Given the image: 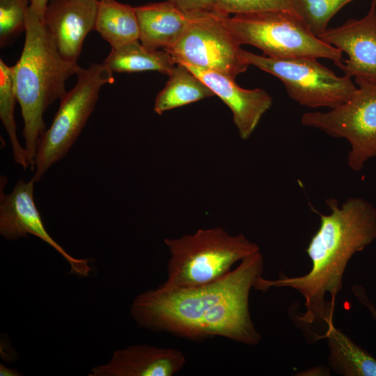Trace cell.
I'll return each instance as SVG.
<instances>
[{"instance_id":"6da1fadb","label":"cell","mask_w":376,"mask_h":376,"mask_svg":"<svg viewBox=\"0 0 376 376\" xmlns=\"http://www.w3.org/2000/svg\"><path fill=\"white\" fill-rule=\"evenodd\" d=\"M263 267L259 251L215 281L179 289L160 285L134 298L132 317L141 327L191 340L220 336L256 345L261 334L251 320L249 295Z\"/></svg>"},{"instance_id":"7a4b0ae2","label":"cell","mask_w":376,"mask_h":376,"mask_svg":"<svg viewBox=\"0 0 376 376\" xmlns=\"http://www.w3.org/2000/svg\"><path fill=\"white\" fill-rule=\"evenodd\" d=\"M326 203L330 213L318 212L320 225L306 249L311 270L300 276L282 275L276 280L262 276L254 288L263 292L272 287L295 289L304 297L306 307L299 321L321 324L327 329L334 324L336 299L347 263L376 240V207L360 197L349 198L340 205L334 198Z\"/></svg>"},{"instance_id":"3957f363","label":"cell","mask_w":376,"mask_h":376,"mask_svg":"<svg viewBox=\"0 0 376 376\" xmlns=\"http://www.w3.org/2000/svg\"><path fill=\"white\" fill-rule=\"evenodd\" d=\"M25 34L21 56L13 65V78L24 120L25 149L34 171L38 143L46 130L44 113L66 93L67 80L77 75L81 67L60 54L42 20L30 6L26 14Z\"/></svg>"},{"instance_id":"277c9868","label":"cell","mask_w":376,"mask_h":376,"mask_svg":"<svg viewBox=\"0 0 376 376\" xmlns=\"http://www.w3.org/2000/svg\"><path fill=\"white\" fill-rule=\"evenodd\" d=\"M170 252L167 279L162 285L188 288L215 281L237 261L260 251L243 234L231 235L221 227L199 229L179 238H165Z\"/></svg>"},{"instance_id":"5b68a950","label":"cell","mask_w":376,"mask_h":376,"mask_svg":"<svg viewBox=\"0 0 376 376\" xmlns=\"http://www.w3.org/2000/svg\"><path fill=\"white\" fill-rule=\"evenodd\" d=\"M222 22L239 45L260 49L274 58H323L343 64L342 52L311 33L296 13L287 10H269L235 14Z\"/></svg>"},{"instance_id":"8992f818","label":"cell","mask_w":376,"mask_h":376,"mask_svg":"<svg viewBox=\"0 0 376 376\" xmlns=\"http://www.w3.org/2000/svg\"><path fill=\"white\" fill-rule=\"evenodd\" d=\"M113 74L103 63H92L78 71L77 83L59 100L52 124L40 137L32 178L35 182L67 155L93 112L101 87L114 82Z\"/></svg>"},{"instance_id":"52a82bcc","label":"cell","mask_w":376,"mask_h":376,"mask_svg":"<svg viewBox=\"0 0 376 376\" xmlns=\"http://www.w3.org/2000/svg\"><path fill=\"white\" fill-rule=\"evenodd\" d=\"M240 54L249 65L279 79L288 96L302 106L331 109L347 102L357 88L351 77L338 76L315 58H274L242 49Z\"/></svg>"},{"instance_id":"ba28073f","label":"cell","mask_w":376,"mask_h":376,"mask_svg":"<svg viewBox=\"0 0 376 376\" xmlns=\"http://www.w3.org/2000/svg\"><path fill=\"white\" fill-rule=\"evenodd\" d=\"M354 80L357 91L347 102L326 112L304 113L301 123L331 137L346 139L350 146L348 166L358 172L376 157V84Z\"/></svg>"},{"instance_id":"9c48e42d","label":"cell","mask_w":376,"mask_h":376,"mask_svg":"<svg viewBox=\"0 0 376 376\" xmlns=\"http://www.w3.org/2000/svg\"><path fill=\"white\" fill-rule=\"evenodd\" d=\"M219 14L195 20L172 46L164 49L175 64L216 72L230 78L245 72L249 65L241 56L240 45L224 26Z\"/></svg>"},{"instance_id":"30bf717a","label":"cell","mask_w":376,"mask_h":376,"mask_svg":"<svg viewBox=\"0 0 376 376\" xmlns=\"http://www.w3.org/2000/svg\"><path fill=\"white\" fill-rule=\"evenodd\" d=\"M2 177V176H1ZM1 178L0 233L6 240H16L29 234L38 237L54 248L70 265V274L88 276L91 270L90 258H77L70 255L46 230L35 204V181L19 180L8 194L3 192L4 177Z\"/></svg>"},{"instance_id":"8fae6325","label":"cell","mask_w":376,"mask_h":376,"mask_svg":"<svg viewBox=\"0 0 376 376\" xmlns=\"http://www.w3.org/2000/svg\"><path fill=\"white\" fill-rule=\"evenodd\" d=\"M318 38L347 55L338 67L344 75L376 84V0L362 18L327 28Z\"/></svg>"},{"instance_id":"7c38bea8","label":"cell","mask_w":376,"mask_h":376,"mask_svg":"<svg viewBox=\"0 0 376 376\" xmlns=\"http://www.w3.org/2000/svg\"><path fill=\"white\" fill-rule=\"evenodd\" d=\"M99 0H49L44 25L60 54L77 62L88 33L95 30Z\"/></svg>"},{"instance_id":"4fadbf2b","label":"cell","mask_w":376,"mask_h":376,"mask_svg":"<svg viewBox=\"0 0 376 376\" xmlns=\"http://www.w3.org/2000/svg\"><path fill=\"white\" fill-rule=\"evenodd\" d=\"M199 77L230 109L240 137L250 138L264 113L272 105V97L262 88L244 89L224 75L184 65Z\"/></svg>"},{"instance_id":"5bb4252c","label":"cell","mask_w":376,"mask_h":376,"mask_svg":"<svg viewBox=\"0 0 376 376\" xmlns=\"http://www.w3.org/2000/svg\"><path fill=\"white\" fill-rule=\"evenodd\" d=\"M186 363L182 352L146 344L116 350L110 360L91 369L88 376H172Z\"/></svg>"},{"instance_id":"9a60e30c","label":"cell","mask_w":376,"mask_h":376,"mask_svg":"<svg viewBox=\"0 0 376 376\" xmlns=\"http://www.w3.org/2000/svg\"><path fill=\"white\" fill-rule=\"evenodd\" d=\"M139 27V40L152 50L172 46L195 20L205 13H185L169 0L134 7ZM220 15V14H219Z\"/></svg>"},{"instance_id":"2e32d148","label":"cell","mask_w":376,"mask_h":376,"mask_svg":"<svg viewBox=\"0 0 376 376\" xmlns=\"http://www.w3.org/2000/svg\"><path fill=\"white\" fill-rule=\"evenodd\" d=\"M326 338L330 369L343 376H376V359L354 343L334 324L329 325L317 340Z\"/></svg>"},{"instance_id":"e0dca14e","label":"cell","mask_w":376,"mask_h":376,"mask_svg":"<svg viewBox=\"0 0 376 376\" xmlns=\"http://www.w3.org/2000/svg\"><path fill=\"white\" fill-rule=\"evenodd\" d=\"M102 63L113 73L157 71L167 75L175 64L166 51L150 49L139 40L111 48Z\"/></svg>"},{"instance_id":"ac0fdd59","label":"cell","mask_w":376,"mask_h":376,"mask_svg":"<svg viewBox=\"0 0 376 376\" xmlns=\"http://www.w3.org/2000/svg\"><path fill=\"white\" fill-rule=\"evenodd\" d=\"M95 30L111 48L139 40L134 7L116 0H99Z\"/></svg>"},{"instance_id":"d6986e66","label":"cell","mask_w":376,"mask_h":376,"mask_svg":"<svg viewBox=\"0 0 376 376\" xmlns=\"http://www.w3.org/2000/svg\"><path fill=\"white\" fill-rule=\"evenodd\" d=\"M164 88L157 95L153 110L164 112L215 95L213 91L194 72L176 64Z\"/></svg>"},{"instance_id":"ffe728a7","label":"cell","mask_w":376,"mask_h":376,"mask_svg":"<svg viewBox=\"0 0 376 376\" xmlns=\"http://www.w3.org/2000/svg\"><path fill=\"white\" fill-rule=\"evenodd\" d=\"M17 101L13 66L7 65L0 59V118L9 136L14 160L26 169L30 162L25 148L17 139V125L15 120V105Z\"/></svg>"},{"instance_id":"44dd1931","label":"cell","mask_w":376,"mask_h":376,"mask_svg":"<svg viewBox=\"0 0 376 376\" xmlns=\"http://www.w3.org/2000/svg\"><path fill=\"white\" fill-rule=\"evenodd\" d=\"M353 0H290L292 11L319 37L327 29L331 17Z\"/></svg>"},{"instance_id":"7402d4cb","label":"cell","mask_w":376,"mask_h":376,"mask_svg":"<svg viewBox=\"0 0 376 376\" xmlns=\"http://www.w3.org/2000/svg\"><path fill=\"white\" fill-rule=\"evenodd\" d=\"M30 0H0V45H8L25 31L26 14Z\"/></svg>"},{"instance_id":"603a6c76","label":"cell","mask_w":376,"mask_h":376,"mask_svg":"<svg viewBox=\"0 0 376 376\" xmlns=\"http://www.w3.org/2000/svg\"><path fill=\"white\" fill-rule=\"evenodd\" d=\"M217 2L220 11L228 15L269 10H292L290 0H217Z\"/></svg>"},{"instance_id":"cb8c5ba5","label":"cell","mask_w":376,"mask_h":376,"mask_svg":"<svg viewBox=\"0 0 376 376\" xmlns=\"http://www.w3.org/2000/svg\"><path fill=\"white\" fill-rule=\"evenodd\" d=\"M179 10L185 13H205L225 15L221 13L217 0H169Z\"/></svg>"},{"instance_id":"d4e9b609","label":"cell","mask_w":376,"mask_h":376,"mask_svg":"<svg viewBox=\"0 0 376 376\" xmlns=\"http://www.w3.org/2000/svg\"><path fill=\"white\" fill-rule=\"evenodd\" d=\"M352 291L359 301L369 310L372 318L376 322V308L368 297L364 288L361 285H354L352 286Z\"/></svg>"},{"instance_id":"484cf974","label":"cell","mask_w":376,"mask_h":376,"mask_svg":"<svg viewBox=\"0 0 376 376\" xmlns=\"http://www.w3.org/2000/svg\"><path fill=\"white\" fill-rule=\"evenodd\" d=\"M49 0H30V6L43 22L44 14Z\"/></svg>"},{"instance_id":"4316f807","label":"cell","mask_w":376,"mask_h":376,"mask_svg":"<svg viewBox=\"0 0 376 376\" xmlns=\"http://www.w3.org/2000/svg\"><path fill=\"white\" fill-rule=\"evenodd\" d=\"M21 375L22 374H20V373L18 372L16 369L8 368L5 365L0 363L1 376H19Z\"/></svg>"}]
</instances>
